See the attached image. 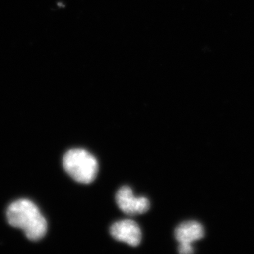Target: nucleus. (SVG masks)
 <instances>
[{"mask_svg": "<svg viewBox=\"0 0 254 254\" xmlns=\"http://www.w3.org/2000/svg\"><path fill=\"white\" fill-rule=\"evenodd\" d=\"M11 226L21 229L31 241L41 240L47 232V222L39 209L31 200L21 199L11 203L6 212Z\"/></svg>", "mask_w": 254, "mask_h": 254, "instance_id": "nucleus-1", "label": "nucleus"}, {"mask_svg": "<svg viewBox=\"0 0 254 254\" xmlns=\"http://www.w3.org/2000/svg\"><path fill=\"white\" fill-rule=\"evenodd\" d=\"M63 167L75 181L90 184L94 181L98 172L96 158L84 149H71L66 152L63 158Z\"/></svg>", "mask_w": 254, "mask_h": 254, "instance_id": "nucleus-2", "label": "nucleus"}, {"mask_svg": "<svg viewBox=\"0 0 254 254\" xmlns=\"http://www.w3.org/2000/svg\"><path fill=\"white\" fill-rule=\"evenodd\" d=\"M115 199L119 208L127 215H141L150 208L148 198L135 196L133 190L128 186H123L118 190Z\"/></svg>", "mask_w": 254, "mask_h": 254, "instance_id": "nucleus-3", "label": "nucleus"}, {"mask_svg": "<svg viewBox=\"0 0 254 254\" xmlns=\"http://www.w3.org/2000/svg\"><path fill=\"white\" fill-rule=\"evenodd\" d=\"M110 232L115 240L131 247H137L141 243V228L133 220H123L115 222L110 227Z\"/></svg>", "mask_w": 254, "mask_h": 254, "instance_id": "nucleus-4", "label": "nucleus"}, {"mask_svg": "<svg viewBox=\"0 0 254 254\" xmlns=\"http://www.w3.org/2000/svg\"><path fill=\"white\" fill-rule=\"evenodd\" d=\"M175 238L179 243L192 244L204 236V230L199 222H182L175 229Z\"/></svg>", "mask_w": 254, "mask_h": 254, "instance_id": "nucleus-5", "label": "nucleus"}, {"mask_svg": "<svg viewBox=\"0 0 254 254\" xmlns=\"http://www.w3.org/2000/svg\"><path fill=\"white\" fill-rule=\"evenodd\" d=\"M179 253L182 254H189L193 253V248L192 244L180 243L178 247Z\"/></svg>", "mask_w": 254, "mask_h": 254, "instance_id": "nucleus-6", "label": "nucleus"}]
</instances>
